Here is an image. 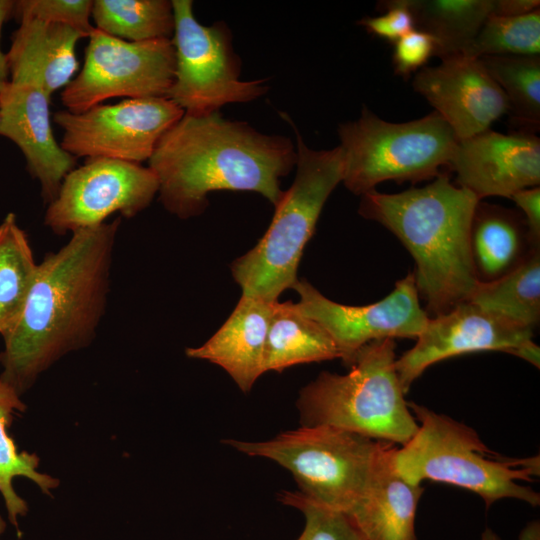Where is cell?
Returning a JSON list of instances; mask_svg holds the SVG:
<instances>
[{
  "label": "cell",
  "instance_id": "obj_31",
  "mask_svg": "<svg viewBox=\"0 0 540 540\" xmlns=\"http://www.w3.org/2000/svg\"><path fill=\"white\" fill-rule=\"evenodd\" d=\"M92 6L91 0H19L14 3L13 16L68 25L88 37L94 29Z\"/></svg>",
  "mask_w": 540,
  "mask_h": 540
},
{
  "label": "cell",
  "instance_id": "obj_27",
  "mask_svg": "<svg viewBox=\"0 0 540 540\" xmlns=\"http://www.w3.org/2000/svg\"><path fill=\"white\" fill-rule=\"evenodd\" d=\"M91 17L95 28L130 42L172 39L175 27L168 0H94Z\"/></svg>",
  "mask_w": 540,
  "mask_h": 540
},
{
  "label": "cell",
  "instance_id": "obj_3",
  "mask_svg": "<svg viewBox=\"0 0 540 540\" xmlns=\"http://www.w3.org/2000/svg\"><path fill=\"white\" fill-rule=\"evenodd\" d=\"M361 197L359 214L387 228L412 255L427 314L442 315L470 299L479 284L470 241L474 194L441 172L424 187L392 194L373 189Z\"/></svg>",
  "mask_w": 540,
  "mask_h": 540
},
{
  "label": "cell",
  "instance_id": "obj_13",
  "mask_svg": "<svg viewBox=\"0 0 540 540\" xmlns=\"http://www.w3.org/2000/svg\"><path fill=\"white\" fill-rule=\"evenodd\" d=\"M532 337V329L465 301L429 317L415 345L396 359L395 367L405 394L431 365L467 353L506 352L539 368L540 349Z\"/></svg>",
  "mask_w": 540,
  "mask_h": 540
},
{
  "label": "cell",
  "instance_id": "obj_10",
  "mask_svg": "<svg viewBox=\"0 0 540 540\" xmlns=\"http://www.w3.org/2000/svg\"><path fill=\"white\" fill-rule=\"evenodd\" d=\"M84 64L61 92L67 111L81 113L104 100L166 97L175 77L171 39L125 41L94 27Z\"/></svg>",
  "mask_w": 540,
  "mask_h": 540
},
{
  "label": "cell",
  "instance_id": "obj_24",
  "mask_svg": "<svg viewBox=\"0 0 540 540\" xmlns=\"http://www.w3.org/2000/svg\"><path fill=\"white\" fill-rule=\"evenodd\" d=\"M26 405L21 395L8 383L0 379V493L4 499L9 521L17 528L18 517L28 512L27 502L13 487L15 477H26L34 482L46 495L56 489L60 481L38 471L40 459L35 453L18 451L14 439L9 435L13 416L24 412Z\"/></svg>",
  "mask_w": 540,
  "mask_h": 540
},
{
  "label": "cell",
  "instance_id": "obj_4",
  "mask_svg": "<svg viewBox=\"0 0 540 540\" xmlns=\"http://www.w3.org/2000/svg\"><path fill=\"white\" fill-rule=\"evenodd\" d=\"M418 429L400 448L392 450V465L408 483L425 480L467 489L487 507L503 498L538 506L540 495L519 484L539 475V456L504 458L492 452L471 427L429 408L408 402Z\"/></svg>",
  "mask_w": 540,
  "mask_h": 540
},
{
  "label": "cell",
  "instance_id": "obj_11",
  "mask_svg": "<svg viewBox=\"0 0 540 540\" xmlns=\"http://www.w3.org/2000/svg\"><path fill=\"white\" fill-rule=\"evenodd\" d=\"M183 115L172 100L155 97L98 104L81 113L61 110L53 120L63 130L61 147L75 158L140 164L149 160L160 138Z\"/></svg>",
  "mask_w": 540,
  "mask_h": 540
},
{
  "label": "cell",
  "instance_id": "obj_8",
  "mask_svg": "<svg viewBox=\"0 0 540 540\" xmlns=\"http://www.w3.org/2000/svg\"><path fill=\"white\" fill-rule=\"evenodd\" d=\"M345 187L356 195L381 182L434 179L448 166L458 138L435 111L409 122H388L367 107L338 126Z\"/></svg>",
  "mask_w": 540,
  "mask_h": 540
},
{
  "label": "cell",
  "instance_id": "obj_2",
  "mask_svg": "<svg viewBox=\"0 0 540 540\" xmlns=\"http://www.w3.org/2000/svg\"><path fill=\"white\" fill-rule=\"evenodd\" d=\"M289 137L259 132L219 111L185 114L158 141L149 168L157 177L164 208L181 219L201 214L212 191H250L274 207L281 178L296 165Z\"/></svg>",
  "mask_w": 540,
  "mask_h": 540
},
{
  "label": "cell",
  "instance_id": "obj_35",
  "mask_svg": "<svg viewBox=\"0 0 540 540\" xmlns=\"http://www.w3.org/2000/svg\"><path fill=\"white\" fill-rule=\"evenodd\" d=\"M540 7L539 0H493L492 15L516 17L529 14Z\"/></svg>",
  "mask_w": 540,
  "mask_h": 540
},
{
  "label": "cell",
  "instance_id": "obj_29",
  "mask_svg": "<svg viewBox=\"0 0 540 540\" xmlns=\"http://www.w3.org/2000/svg\"><path fill=\"white\" fill-rule=\"evenodd\" d=\"M483 56H540V9L516 17L491 15L463 53Z\"/></svg>",
  "mask_w": 540,
  "mask_h": 540
},
{
  "label": "cell",
  "instance_id": "obj_17",
  "mask_svg": "<svg viewBox=\"0 0 540 540\" xmlns=\"http://www.w3.org/2000/svg\"><path fill=\"white\" fill-rule=\"evenodd\" d=\"M49 104L50 98L33 85L9 81L0 92V136L19 147L46 204L55 199L77 159L54 137Z\"/></svg>",
  "mask_w": 540,
  "mask_h": 540
},
{
  "label": "cell",
  "instance_id": "obj_37",
  "mask_svg": "<svg viewBox=\"0 0 540 540\" xmlns=\"http://www.w3.org/2000/svg\"><path fill=\"white\" fill-rule=\"evenodd\" d=\"M518 540H540V522L533 520L529 522L520 532Z\"/></svg>",
  "mask_w": 540,
  "mask_h": 540
},
{
  "label": "cell",
  "instance_id": "obj_36",
  "mask_svg": "<svg viewBox=\"0 0 540 540\" xmlns=\"http://www.w3.org/2000/svg\"><path fill=\"white\" fill-rule=\"evenodd\" d=\"M14 3L15 1L11 0H0V36L3 24L7 19L13 16ZM9 76L10 73L7 54L3 53L0 48V92L10 81Z\"/></svg>",
  "mask_w": 540,
  "mask_h": 540
},
{
  "label": "cell",
  "instance_id": "obj_21",
  "mask_svg": "<svg viewBox=\"0 0 540 540\" xmlns=\"http://www.w3.org/2000/svg\"><path fill=\"white\" fill-rule=\"evenodd\" d=\"M471 253L479 282L494 281L516 268L535 248L517 211L478 202L471 224Z\"/></svg>",
  "mask_w": 540,
  "mask_h": 540
},
{
  "label": "cell",
  "instance_id": "obj_40",
  "mask_svg": "<svg viewBox=\"0 0 540 540\" xmlns=\"http://www.w3.org/2000/svg\"><path fill=\"white\" fill-rule=\"evenodd\" d=\"M0 364H1V357H0Z\"/></svg>",
  "mask_w": 540,
  "mask_h": 540
},
{
  "label": "cell",
  "instance_id": "obj_5",
  "mask_svg": "<svg viewBox=\"0 0 540 540\" xmlns=\"http://www.w3.org/2000/svg\"><path fill=\"white\" fill-rule=\"evenodd\" d=\"M293 126V123L290 122ZM296 134V175L290 188L275 206L273 219L258 243L231 264V272L242 295L277 302L292 288L304 248L312 237L328 197L344 176L340 146L309 148Z\"/></svg>",
  "mask_w": 540,
  "mask_h": 540
},
{
  "label": "cell",
  "instance_id": "obj_6",
  "mask_svg": "<svg viewBox=\"0 0 540 540\" xmlns=\"http://www.w3.org/2000/svg\"><path fill=\"white\" fill-rule=\"evenodd\" d=\"M393 339L372 341L355 355L349 372H322L296 402L301 425H329L390 444L407 443L418 422L404 398Z\"/></svg>",
  "mask_w": 540,
  "mask_h": 540
},
{
  "label": "cell",
  "instance_id": "obj_39",
  "mask_svg": "<svg viewBox=\"0 0 540 540\" xmlns=\"http://www.w3.org/2000/svg\"><path fill=\"white\" fill-rule=\"evenodd\" d=\"M5 529H6V523L0 515V537L4 533Z\"/></svg>",
  "mask_w": 540,
  "mask_h": 540
},
{
  "label": "cell",
  "instance_id": "obj_26",
  "mask_svg": "<svg viewBox=\"0 0 540 540\" xmlns=\"http://www.w3.org/2000/svg\"><path fill=\"white\" fill-rule=\"evenodd\" d=\"M38 264L26 233L9 213L0 224V334L17 323L33 285Z\"/></svg>",
  "mask_w": 540,
  "mask_h": 540
},
{
  "label": "cell",
  "instance_id": "obj_30",
  "mask_svg": "<svg viewBox=\"0 0 540 540\" xmlns=\"http://www.w3.org/2000/svg\"><path fill=\"white\" fill-rule=\"evenodd\" d=\"M278 499L305 516V527L297 540H366L351 517L342 511L320 504L299 491H284Z\"/></svg>",
  "mask_w": 540,
  "mask_h": 540
},
{
  "label": "cell",
  "instance_id": "obj_34",
  "mask_svg": "<svg viewBox=\"0 0 540 540\" xmlns=\"http://www.w3.org/2000/svg\"><path fill=\"white\" fill-rule=\"evenodd\" d=\"M523 212L530 243L540 248V188L529 187L517 191L510 198Z\"/></svg>",
  "mask_w": 540,
  "mask_h": 540
},
{
  "label": "cell",
  "instance_id": "obj_15",
  "mask_svg": "<svg viewBox=\"0 0 540 540\" xmlns=\"http://www.w3.org/2000/svg\"><path fill=\"white\" fill-rule=\"evenodd\" d=\"M422 95L451 127L458 140L490 129L508 112V100L480 58L458 54L423 67L412 81Z\"/></svg>",
  "mask_w": 540,
  "mask_h": 540
},
{
  "label": "cell",
  "instance_id": "obj_20",
  "mask_svg": "<svg viewBox=\"0 0 540 540\" xmlns=\"http://www.w3.org/2000/svg\"><path fill=\"white\" fill-rule=\"evenodd\" d=\"M393 448L385 444L366 492L348 513L366 540H417L415 519L424 488L395 471Z\"/></svg>",
  "mask_w": 540,
  "mask_h": 540
},
{
  "label": "cell",
  "instance_id": "obj_38",
  "mask_svg": "<svg viewBox=\"0 0 540 540\" xmlns=\"http://www.w3.org/2000/svg\"><path fill=\"white\" fill-rule=\"evenodd\" d=\"M480 540H501V538L490 528H486L481 534Z\"/></svg>",
  "mask_w": 540,
  "mask_h": 540
},
{
  "label": "cell",
  "instance_id": "obj_23",
  "mask_svg": "<svg viewBox=\"0 0 540 540\" xmlns=\"http://www.w3.org/2000/svg\"><path fill=\"white\" fill-rule=\"evenodd\" d=\"M414 28L430 35L441 60L463 54L493 13V0H406Z\"/></svg>",
  "mask_w": 540,
  "mask_h": 540
},
{
  "label": "cell",
  "instance_id": "obj_33",
  "mask_svg": "<svg viewBox=\"0 0 540 540\" xmlns=\"http://www.w3.org/2000/svg\"><path fill=\"white\" fill-rule=\"evenodd\" d=\"M435 54V42L427 33L413 29L394 42L392 64L395 74L409 77L422 69Z\"/></svg>",
  "mask_w": 540,
  "mask_h": 540
},
{
  "label": "cell",
  "instance_id": "obj_19",
  "mask_svg": "<svg viewBox=\"0 0 540 540\" xmlns=\"http://www.w3.org/2000/svg\"><path fill=\"white\" fill-rule=\"evenodd\" d=\"M275 302L242 295L231 315L204 344L187 348L189 358L223 368L244 392L264 374V350Z\"/></svg>",
  "mask_w": 540,
  "mask_h": 540
},
{
  "label": "cell",
  "instance_id": "obj_14",
  "mask_svg": "<svg viewBox=\"0 0 540 540\" xmlns=\"http://www.w3.org/2000/svg\"><path fill=\"white\" fill-rule=\"evenodd\" d=\"M292 288L299 295L298 310L325 329L347 367L366 344L387 338L416 339L429 320L413 272L398 280L385 298L363 306L332 301L306 280H297Z\"/></svg>",
  "mask_w": 540,
  "mask_h": 540
},
{
  "label": "cell",
  "instance_id": "obj_18",
  "mask_svg": "<svg viewBox=\"0 0 540 540\" xmlns=\"http://www.w3.org/2000/svg\"><path fill=\"white\" fill-rule=\"evenodd\" d=\"M18 20L7 53L10 82L36 86L51 99L73 79L78 69L75 48L85 36L64 24Z\"/></svg>",
  "mask_w": 540,
  "mask_h": 540
},
{
  "label": "cell",
  "instance_id": "obj_25",
  "mask_svg": "<svg viewBox=\"0 0 540 540\" xmlns=\"http://www.w3.org/2000/svg\"><path fill=\"white\" fill-rule=\"evenodd\" d=\"M468 301L533 330L540 319V248L504 276L479 282Z\"/></svg>",
  "mask_w": 540,
  "mask_h": 540
},
{
  "label": "cell",
  "instance_id": "obj_28",
  "mask_svg": "<svg viewBox=\"0 0 540 540\" xmlns=\"http://www.w3.org/2000/svg\"><path fill=\"white\" fill-rule=\"evenodd\" d=\"M484 67L504 92L511 121L521 131L540 126V56H483Z\"/></svg>",
  "mask_w": 540,
  "mask_h": 540
},
{
  "label": "cell",
  "instance_id": "obj_16",
  "mask_svg": "<svg viewBox=\"0 0 540 540\" xmlns=\"http://www.w3.org/2000/svg\"><path fill=\"white\" fill-rule=\"evenodd\" d=\"M448 167L459 187L480 201L490 196L511 198L540 183V139L532 132L508 134L487 129L459 140Z\"/></svg>",
  "mask_w": 540,
  "mask_h": 540
},
{
  "label": "cell",
  "instance_id": "obj_9",
  "mask_svg": "<svg viewBox=\"0 0 540 540\" xmlns=\"http://www.w3.org/2000/svg\"><path fill=\"white\" fill-rule=\"evenodd\" d=\"M175 27V77L166 98L185 114L219 111L228 103H245L264 95V79H240L241 61L224 21L202 25L193 13L191 0H172Z\"/></svg>",
  "mask_w": 540,
  "mask_h": 540
},
{
  "label": "cell",
  "instance_id": "obj_7",
  "mask_svg": "<svg viewBox=\"0 0 540 540\" xmlns=\"http://www.w3.org/2000/svg\"><path fill=\"white\" fill-rule=\"evenodd\" d=\"M223 443L275 461L291 472L299 492L346 514L366 492L386 444L329 425H301L267 441Z\"/></svg>",
  "mask_w": 540,
  "mask_h": 540
},
{
  "label": "cell",
  "instance_id": "obj_32",
  "mask_svg": "<svg viewBox=\"0 0 540 540\" xmlns=\"http://www.w3.org/2000/svg\"><path fill=\"white\" fill-rule=\"evenodd\" d=\"M378 6L384 12L382 15L365 17L357 22L370 34L394 43L415 29L406 0L381 1Z\"/></svg>",
  "mask_w": 540,
  "mask_h": 540
},
{
  "label": "cell",
  "instance_id": "obj_12",
  "mask_svg": "<svg viewBox=\"0 0 540 540\" xmlns=\"http://www.w3.org/2000/svg\"><path fill=\"white\" fill-rule=\"evenodd\" d=\"M157 177L139 163L108 158H87L63 179L48 204L44 224L55 234L106 222L119 212L132 218L147 208L158 193Z\"/></svg>",
  "mask_w": 540,
  "mask_h": 540
},
{
  "label": "cell",
  "instance_id": "obj_1",
  "mask_svg": "<svg viewBox=\"0 0 540 540\" xmlns=\"http://www.w3.org/2000/svg\"><path fill=\"white\" fill-rule=\"evenodd\" d=\"M120 217L76 230L38 264L16 325L3 337L0 379L22 395L65 354L87 346L105 312Z\"/></svg>",
  "mask_w": 540,
  "mask_h": 540
},
{
  "label": "cell",
  "instance_id": "obj_22",
  "mask_svg": "<svg viewBox=\"0 0 540 540\" xmlns=\"http://www.w3.org/2000/svg\"><path fill=\"white\" fill-rule=\"evenodd\" d=\"M336 358H340V352L321 325L291 301L274 303L264 350L265 373Z\"/></svg>",
  "mask_w": 540,
  "mask_h": 540
}]
</instances>
